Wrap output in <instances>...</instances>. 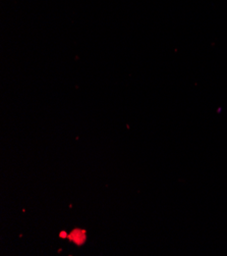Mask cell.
<instances>
[{"instance_id": "obj_1", "label": "cell", "mask_w": 227, "mask_h": 256, "mask_svg": "<svg viewBox=\"0 0 227 256\" xmlns=\"http://www.w3.org/2000/svg\"><path fill=\"white\" fill-rule=\"evenodd\" d=\"M85 233L82 231H74L71 235H70V240H72L73 242H75L77 244H82L85 241Z\"/></svg>"}]
</instances>
